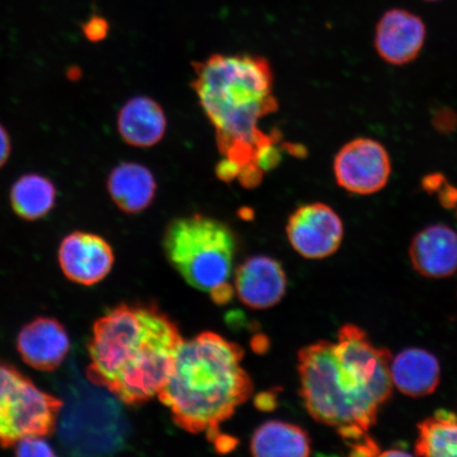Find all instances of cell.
I'll return each instance as SVG.
<instances>
[{"mask_svg": "<svg viewBox=\"0 0 457 457\" xmlns=\"http://www.w3.org/2000/svg\"><path fill=\"white\" fill-rule=\"evenodd\" d=\"M237 247L230 228L200 214L171 220L163 237L171 266L193 288L210 294L228 284Z\"/></svg>", "mask_w": 457, "mask_h": 457, "instance_id": "obj_5", "label": "cell"}, {"mask_svg": "<svg viewBox=\"0 0 457 457\" xmlns=\"http://www.w3.org/2000/svg\"><path fill=\"white\" fill-rule=\"evenodd\" d=\"M419 456H457V415L439 410L419 425L415 444Z\"/></svg>", "mask_w": 457, "mask_h": 457, "instance_id": "obj_19", "label": "cell"}, {"mask_svg": "<svg viewBox=\"0 0 457 457\" xmlns=\"http://www.w3.org/2000/svg\"><path fill=\"white\" fill-rule=\"evenodd\" d=\"M59 262L68 279L79 285L93 286L112 271L114 253L112 245L100 236L74 231L62 239Z\"/></svg>", "mask_w": 457, "mask_h": 457, "instance_id": "obj_9", "label": "cell"}, {"mask_svg": "<svg viewBox=\"0 0 457 457\" xmlns=\"http://www.w3.org/2000/svg\"><path fill=\"white\" fill-rule=\"evenodd\" d=\"M411 454L408 453H405V451L403 450H387L385 451V453H380L379 456H410Z\"/></svg>", "mask_w": 457, "mask_h": 457, "instance_id": "obj_25", "label": "cell"}, {"mask_svg": "<svg viewBox=\"0 0 457 457\" xmlns=\"http://www.w3.org/2000/svg\"><path fill=\"white\" fill-rule=\"evenodd\" d=\"M62 407L27 378L15 388L0 412V447H13L26 437H46L53 434Z\"/></svg>", "mask_w": 457, "mask_h": 457, "instance_id": "obj_6", "label": "cell"}, {"mask_svg": "<svg viewBox=\"0 0 457 457\" xmlns=\"http://www.w3.org/2000/svg\"><path fill=\"white\" fill-rule=\"evenodd\" d=\"M392 359L353 324L340 328L337 342L302 348L300 394L308 413L336 428L351 447L373 441L369 431L393 392Z\"/></svg>", "mask_w": 457, "mask_h": 457, "instance_id": "obj_2", "label": "cell"}, {"mask_svg": "<svg viewBox=\"0 0 457 457\" xmlns=\"http://www.w3.org/2000/svg\"><path fill=\"white\" fill-rule=\"evenodd\" d=\"M286 233L296 253L308 260H321L340 248L345 227L333 208L314 203L301 205L289 216Z\"/></svg>", "mask_w": 457, "mask_h": 457, "instance_id": "obj_8", "label": "cell"}, {"mask_svg": "<svg viewBox=\"0 0 457 457\" xmlns=\"http://www.w3.org/2000/svg\"><path fill=\"white\" fill-rule=\"evenodd\" d=\"M426 2H438V0H426Z\"/></svg>", "mask_w": 457, "mask_h": 457, "instance_id": "obj_26", "label": "cell"}, {"mask_svg": "<svg viewBox=\"0 0 457 457\" xmlns=\"http://www.w3.org/2000/svg\"><path fill=\"white\" fill-rule=\"evenodd\" d=\"M26 378L12 365L0 362V412L7 403L16 386Z\"/></svg>", "mask_w": 457, "mask_h": 457, "instance_id": "obj_20", "label": "cell"}, {"mask_svg": "<svg viewBox=\"0 0 457 457\" xmlns=\"http://www.w3.org/2000/svg\"><path fill=\"white\" fill-rule=\"evenodd\" d=\"M71 339L56 319L38 317L24 325L17 337V351L33 369L51 371L59 368L70 353Z\"/></svg>", "mask_w": 457, "mask_h": 457, "instance_id": "obj_12", "label": "cell"}, {"mask_svg": "<svg viewBox=\"0 0 457 457\" xmlns=\"http://www.w3.org/2000/svg\"><path fill=\"white\" fill-rule=\"evenodd\" d=\"M390 370L393 386L413 398L430 395L441 382L438 360L420 348H408L400 353L392 359Z\"/></svg>", "mask_w": 457, "mask_h": 457, "instance_id": "obj_16", "label": "cell"}, {"mask_svg": "<svg viewBox=\"0 0 457 457\" xmlns=\"http://www.w3.org/2000/svg\"><path fill=\"white\" fill-rule=\"evenodd\" d=\"M192 66L191 85L213 125L220 153L237 169L244 187H259L281 158V134L260 129L261 120L278 110L270 62L253 54H213Z\"/></svg>", "mask_w": 457, "mask_h": 457, "instance_id": "obj_1", "label": "cell"}, {"mask_svg": "<svg viewBox=\"0 0 457 457\" xmlns=\"http://www.w3.org/2000/svg\"><path fill=\"white\" fill-rule=\"evenodd\" d=\"M56 198L57 190L54 181L38 173L19 177L10 190L11 207L20 219L28 221L47 216L55 207Z\"/></svg>", "mask_w": 457, "mask_h": 457, "instance_id": "obj_18", "label": "cell"}, {"mask_svg": "<svg viewBox=\"0 0 457 457\" xmlns=\"http://www.w3.org/2000/svg\"><path fill=\"white\" fill-rule=\"evenodd\" d=\"M15 453L19 456H55L51 445L44 437H26L15 445Z\"/></svg>", "mask_w": 457, "mask_h": 457, "instance_id": "obj_21", "label": "cell"}, {"mask_svg": "<svg viewBox=\"0 0 457 457\" xmlns=\"http://www.w3.org/2000/svg\"><path fill=\"white\" fill-rule=\"evenodd\" d=\"M410 259L421 276L443 278L457 271V232L445 225L428 226L410 245Z\"/></svg>", "mask_w": 457, "mask_h": 457, "instance_id": "obj_13", "label": "cell"}, {"mask_svg": "<svg viewBox=\"0 0 457 457\" xmlns=\"http://www.w3.org/2000/svg\"><path fill=\"white\" fill-rule=\"evenodd\" d=\"M182 342L177 324L156 304L116 306L94 324L88 378L120 402L141 405L162 390Z\"/></svg>", "mask_w": 457, "mask_h": 457, "instance_id": "obj_3", "label": "cell"}, {"mask_svg": "<svg viewBox=\"0 0 457 457\" xmlns=\"http://www.w3.org/2000/svg\"><path fill=\"white\" fill-rule=\"evenodd\" d=\"M117 128L127 145L146 148L158 145L168 129L167 116L158 102L146 96L129 99L118 113Z\"/></svg>", "mask_w": 457, "mask_h": 457, "instance_id": "obj_14", "label": "cell"}, {"mask_svg": "<svg viewBox=\"0 0 457 457\" xmlns=\"http://www.w3.org/2000/svg\"><path fill=\"white\" fill-rule=\"evenodd\" d=\"M391 173V158L386 148L370 138L346 143L334 160L337 184L357 195L378 193L387 185Z\"/></svg>", "mask_w": 457, "mask_h": 457, "instance_id": "obj_7", "label": "cell"}, {"mask_svg": "<svg viewBox=\"0 0 457 457\" xmlns=\"http://www.w3.org/2000/svg\"><path fill=\"white\" fill-rule=\"evenodd\" d=\"M427 28L419 15L403 9H392L377 24L375 49L382 60L394 66L407 65L424 48Z\"/></svg>", "mask_w": 457, "mask_h": 457, "instance_id": "obj_10", "label": "cell"}, {"mask_svg": "<svg viewBox=\"0 0 457 457\" xmlns=\"http://www.w3.org/2000/svg\"><path fill=\"white\" fill-rule=\"evenodd\" d=\"M12 153V142H11L8 130L0 123V169H3Z\"/></svg>", "mask_w": 457, "mask_h": 457, "instance_id": "obj_23", "label": "cell"}, {"mask_svg": "<svg viewBox=\"0 0 457 457\" xmlns=\"http://www.w3.org/2000/svg\"><path fill=\"white\" fill-rule=\"evenodd\" d=\"M287 290V277L281 262L266 255L245 260L236 274L239 300L253 310H268L282 301Z\"/></svg>", "mask_w": 457, "mask_h": 457, "instance_id": "obj_11", "label": "cell"}, {"mask_svg": "<svg viewBox=\"0 0 457 457\" xmlns=\"http://www.w3.org/2000/svg\"><path fill=\"white\" fill-rule=\"evenodd\" d=\"M108 31H110V25L103 17L99 16L91 17L83 26L85 37L93 43L103 41L107 37Z\"/></svg>", "mask_w": 457, "mask_h": 457, "instance_id": "obj_22", "label": "cell"}, {"mask_svg": "<svg viewBox=\"0 0 457 457\" xmlns=\"http://www.w3.org/2000/svg\"><path fill=\"white\" fill-rule=\"evenodd\" d=\"M250 451L257 457H306L312 454V441L299 426L270 420L254 431Z\"/></svg>", "mask_w": 457, "mask_h": 457, "instance_id": "obj_17", "label": "cell"}, {"mask_svg": "<svg viewBox=\"0 0 457 457\" xmlns=\"http://www.w3.org/2000/svg\"><path fill=\"white\" fill-rule=\"evenodd\" d=\"M243 358L241 346L211 331L182 342L157 396L175 424L188 433H205L214 444L219 441L220 426L253 392Z\"/></svg>", "mask_w": 457, "mask_h": 457, "instance_id": "obj_4", "label": "cell"}, {"mask_svg": "<svg viewBox=\"0 0 457 457\" xmlns=\"http://www.w3.org/2000/svg\"><path fill=\"white\" fill-rule=\"evenodd\" d=\"M106 187L112 203L128 214L143 212L153 204L157 193V181L152 170L133 162L114 167Z\"/></svg>", "mask_w": 457, "mask_h": 457, "instance_id": "obj_15", "label": "cell"}, {"mask_svg": "<svg viewBox=\"0 0 457 457\" xmlns=\"http://www.w3.org/2000/svg\"><path fill=\"white\" fill-rule=\"evenodd\" d=\"M445 124V130L450 131L456 125V116L453 112H439L437 116L434 118V124L442 130Z\"/></svg>", "mask_w": 457, "mask_h": 457, "instance_id": "obj_24", "label": "cell"}]
</instances>
